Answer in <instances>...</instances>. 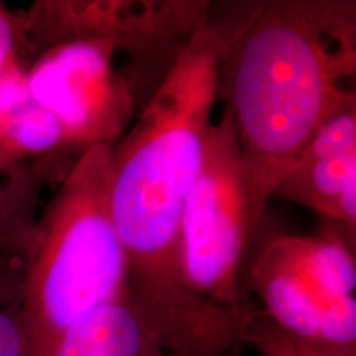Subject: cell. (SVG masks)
Listing matches in <instances>:
<instances>
[{"mask_svg":"<svg viewBox=\"0 0 356 356\" xmlns=\"http://www.w3.org/2000/svg\"><path fill=\"white\" fill-rule=\"evenodd\" d=\"M111 185L113 147L95 145L79 155L40 211L24 259L25 356H51L73 323L127 296Z\"/></svg>","mask_w":356,"mask_h":356,"instance_id":"3957f363","label":"cell"},{"mask_svg":"<svg viewBox=\"0 0 356 356\" xmlns=\"http://www.w3.org/2000/svg\"><path fill=\"white\" fill-rule=\"evenodd\" d=\"M208 24L220 38L218 99L262 220L312 134L356 101V2H213Z\"/></svg>","mask_w":356,"mask_h":356,"instance_id":"7a4b0ae2","label":"cell"},{"mask_svg":"<svg viewBox=\"0 0 356 356\" xmlns=\"http://www.w3.org/2000/svg\"><path fill=\"white\" fill-rule=\"evenodd\" d=\"M115 53L101 40L65 43L26 70L30 96L58 119L73 160L95 145L114 147L136 119V91Z\"/></svg>","mask_w":356,"mask_h":356,"instance_id":"52a82bcc","label":"cell"},{"mask_svg":"<svg viewBox=\"0 0 356 356\" xmlns=\"http://www.w3.org/2000/svg\"><path fill=\"white\" fill-rule=\"evenodd\" d=\"M19 68L26 70L22 55L19 26L13 12L0 3V79Z\"/></svg>","mask_w":356,"mask_h":356,"instance_id":"5bb4252c","label":"cell"},{"mask_svg":"<svg viewBox=\"0 0 356 356\" xmlns=\"http://www.w3.org/2000/svg\"><path fill=\"white\" fill-rule=\"evenodd\" d=\"M22 284L24 262L0 254V356H25Z\"/></svg>","mask_w":356,"mask_h":356,"instance_id":"7c38bea8","label":"cell"},{"mask_svg":"<svg viewBox=\"0 0 356 356\" xmlns=\"http://www.w3.org/2000/svg\"><path fill=\"white\" fill-rule=\"evenodd\" d=\"M33 162L61 180L76 160L58 119L30 96L26 70L19 68L0 79V172Z\"/></svg>","mask_w":356,"mask_h":356,"instance_id":"9c48e42d","label":"cell"},{"mask_svg":"<svg viewBox=\"0 0 356 356\" xmlns=\"http://www.w3.org/2000/svg\"><path fill=\"white\" fill-rule=\"evenodd\" d=\"M233 118L208 129L181 220V270L195 296L244 328L254 305L246 293L248 257L259 228Z\"/></svg>","mask_w":356,"mask_h":356,"instance_id":"5b68a950","label":"cell"},{"mask_svg":"<svg viewBox=\"0 0 356 356\" xmlns=\"http://www.w3.org/2000/svg\"><path fill=\"white\" fill-rule=\"evenodd\" d=\"M243 343L251 345L261 356H343L300 343L274 327L256 307L243 328Z\"/></svg>","mask_w":356,"mask_h":356,"instance_id":"4fadbf2b","label":"cell"},{"mask_svg":"<svg viewBox=\"0 0 356 356\" xmlns=\"http://www.w3.org/2000/svg\"><path fill=\"white\" fill-rule=\"evenodd\" d=\"M51 356H172L126 296L73 323Z\"/></svg>","mask_w":356,"mask_h":356,"instance_id":"30bf717a","label":"cell"},{"mask_svg":"<svg viewBox=\"0 0 356 356\" xmlns=\"http://www.w3.org/2000/svg\"><path fill=\"white\" fill-rule=\"evenodd\" d=\"M356 239L323 221L314 234L261 220L248 257V297L274 327L328 353L356 356Z\"/></svg>","mask_w":356,"mask_h":356,"instance_id":"277c9868","label":"cell"},{"mask_svg":"<svg viewBox=\"0 0 356 356\" xmlns=\"http://www.w3.org/2000/svg\"><path fill=\"white\" fill-rule=\"evenodd\" d=\"M211 6L208 0H37L13 15L25 65L60 44L101 40L126 53L137 70L152 65L165 76L208 24Z\"/></svg>","mask_w":356,"mask_h":356,"instance_id":"8992f818","label":"cell"},{"mask_svg":"<svg viewBox=\"0 0 356 356\" xmlns=\"http://www.w3.org/2000/svg\"><path fill=\"white\" fill-rule=\"evenodd\" d=\"M50 178L42 162L0 172V254L24 262L35 238L43 185Z\"/></svg>","mask_w":356,"mask_h":356,"instance_id":"8fae6325","label":"cell"},{"mask_svg":"<svg viewBox=\"0 0 356 356\" xmlns=\"http://www.w3.org/2000/svg\"><path fill=\"white\" fill-rule=\"evenodd\" d=\"M270 198L309 208L356 239V101L320 124Z\"/></svg>","mask_w":356,"mask_h":356,"instance_id":"ba28073f","label":"cell"},{"mask_svg":"<svg viewBox=\"0 0 356 356\" xmlns=\"http://www.w3.org/2000/svg\"><path fill=\"white\" fill-rule=\"evenodd\" d=\"M220 38L200 29L113 147L111 210L127 297L172 356H225L243 343L228 312L195 296L181 270V220L218 101Z\"/></svg>","mask_w":356,"mask_h":356,"instance_id":"6da1fadb","label":"cell"}]
</instances>
